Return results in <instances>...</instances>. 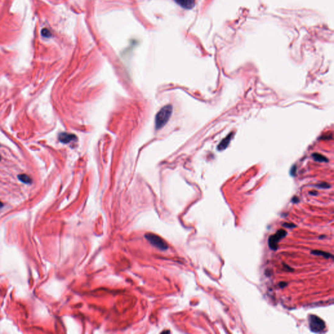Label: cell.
Wrapping results in <instances>:
<instances>
[{"label":"cell","instance_id":"obj_1","mask_svg":"<svg viewBox=\"0 0 334 334\" xmlns=\"http://www.w3.org/2000/svg\"><path fill=\"white\" fill-rule=\"evenodd\" d=\"M172 106L169 105L163 106L158 112L155 120V125L157 130L161 129L166 124L172 114Z\"/></svg>","mask_w":334,"mask_h":334},{"label":"cell","instance_id":"obj_2","mask_svg":"<svg viewBox=\"0 0 334 334\" xmlns=\"http://www.w3.org/2000/svg\"><path fill=\"white\" fill-rule=\"evenodd\" d=\"M309 326L311 331L314 333H321L326 328V324L324 320L313 315H309Z\"/></svg>","mask_w":334,"mask_h":334},{"label":"cell","instance_id":"obj_3","mask_svg":"<svg viewBox=\"0 0 334 334\" xmlns=\"http://www.w3.org/2000/svg\"><path fill=\"white\" fill-rule=\"evenodd\" d=\"M145 238L152 245L161 251H165L169 248L168 244H167L166 241H165L159 236L157 235V234L148 233L146 234Z\"/></svg>","mask_w":334,"mask_h":334},{"label":"cell","instance_id":"obj_4","mask_svg":"<svg viewBox=\"0 0 334 334\" xmlns=\"http://www.w3.org/2000/svg\"><path fill=\"white\" fill-rule=\"evenodd\" d=\"M287 232L284 230H279L273 235L270 236L268 239V245L272 250L276 251L278 249V243L280 240L285 238Z\"/></svg>","mask_w":334,"mask_h":334},{"label":"cell","instance_id":"obj_5","mask_svg":"<svg viewBox=\"0 0 334 334\" xmlns=\"http://www.w3.org/2000/svg\"><path fill=\"white\" fill-rule=\"evenodd\" d=\"M58 138H59V141L61 142L64 144H68L72 141H75L76 137L73 134L67 133H61L59 134Z\"/></svg>","mask_w":334,"mask_h":334},{"label":"cell","instance_id":"obj_6","mask_svg":"<svg viewBox=\"0 0 334 334\" xmlns=\"http://www.w3.org/2000/svg\"><path fill=\"white\" fill-rule=\"evenodd\" d=\"M233 135H234L233 133H230L229 134L227 135L226 137H225L224 138H223L222 141H221V142L219 144V145L217 146L218 150L221 151V150H224V149H226V148L228 146L230 142H231V139L232 138Z\"/></svg>","mask_w":334,"mask_h":334},{"label":"cell","instance_id":"obj_7","mask_svg":"<svg viewBox=\"0 0 334 334\" xmlns=\"http://www.w3.org/2000/svg\"><path fill=\"white\" fill-rule=\"evenodd\" d=\"M174 1L179 5L186 9H190L195 5V0H174Z\"/></svg>","mask_w":334,"mask_h":334},{"label":"cell","instance_id":"obj_8","mask_svg":"<svg viewBox=\"0 0 334 334\" xmlns=\"http://www.w3.org/2000/svg\"><path fill=\"white\" fill-rule=\"evenodd\" d=\"M311 254H313L316 256H322L324 257L325 259H333V256L332 254L329 253L327 252H324L323 251H318V250H315L311 251Z\"/></svg>","mask_w":334,"mask_h":334},{"label":"cell","instance_id":"obj_9","mask_svg":"<svg viewBox=\"0 0 334 334\" xmlns=\"http://www.w3.org/2000/svg\"><path fill=\"white\" fill-rule=\"evenodd\" d=\"M313 157L315 161H318V162H328V159L326 157H324V155L320 154V153H313Z\"/></svg>","mask_w":334,"mask_h":334},{"label":"cell","instance_id":"obj_10","mask_svg":"<svg viewBox=\"0 0 334 334\" xmlns=\"http://www.w3.org/2000/svg\"><path fill=\"white\" fill-rule=\"evenodd\" d=\"M18 178H19V179L21 182H22L24 183H30L31 182V178H30V176H28L26 174H20L19 176H18Z\"/></svg>","mask_w":334,"mask_h":334},{"label":"cell","instance_id":"obj_11","mask_svg":"<svg viewBox=\"0 0 334 334\" xmlns=\"http://www.w3.org/2000/svg\"><path fill=\"white\" fill-rule=\"evenodd\" d=\"M41 34L44 37H50L51 36V33L50 32V31L46 28H44L42 31Z\"/></svg>","mask_w":334,"mask_h":334},{"label":"cell","instance_id":"obj_12","mask_svg":"<svg viewBox=\"0 0 334 334\" xmlns=\"http://www.w3.org/2000/svg\"><path fill=\"white\" fill-rule=\"evenodd\" d=\"M317 187H320V188H322V189H328L329 187H330V186L327 183H321L320 184H318L317 185Z\"/></svg>","mask_w":334,"mask_h":334},{"label":"cell","instance_id":"obj_13","mask_svg":"<svg viewBox=\"0 0 334 334\" xmlns=\"http://www.w3.org/2000/svg\"><path fill=\"white\" fill-rule=\"evenodd\" d=\"M283 225V227H285L286 228H294V227H296V225H294V224H292V223H284Z\"/></svg>","mask_w":334,"mask_h":334},{"label":"cell","instance_id":"obj_14","mask_svg":"<svg viewBox=\"0 0 334 334\" xmlns=\"http://www.w3.org/2000/svg\"><path fill=\"white\" fill-rule=\"evenodd\" d=\"M296 170V166H293L292 168L291 169V176H294V175H295Z\"/></svg>","mask_w":334,"mask_h":334},{"label":"cell","instance_id":"obj_15","mask_svg":"<svg viewBox=\"0 0 334 334\" xmlns=\"http://www.w3.org/2000/svg\"><path fill=\"white\" fill-rule=\"evenodd\" d=\"M279 285H280V287H281V288H283V287H284V286H286V285H287V283H280V284H279Z\"/></svg>","mask_w":334,"mask_h":334},{"label":"cell","instance_id":"obj_16","mask_svg":"<svg viewBox=\"0 0 334 334\" xmlns=\"http://www.w3.org/2000/svg\"><path fill=\"white\" fill-rule=\"evenodd\" d=\"M3 203H2L1 201H0V208H2V207H3Z\"/></svg>","mask_w":334,"mask_h":334}]
</instances>
